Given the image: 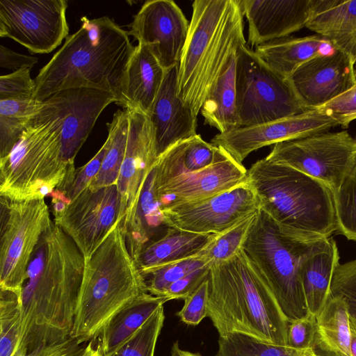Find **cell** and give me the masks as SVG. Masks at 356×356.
<instances>
[{"label":"cell","instance_id":"cell-1","mask_svg":"<svg viewBox=\"0 0 356 356\" xmlns=\"http://www.w3.org/2000/svg\"><path fill=\"white\" fill-rule=\"evenodd\" d=\"M84 266L76 245L53 221L34 250L22 290L21 353L70 337Z\"/></svg>","mask_w":356,"mask_h":356},{"label":"cell","instance_id":"cell-2","mask_svg":"<svg viewBox=\"0 0 356 356\" xmlns=\"http://www.w3.org/2000/svg\"><path fill=\"white\" fill-rule=\"evenodd\" d=\"M81 22L34 79V99L43 102L63 90L93 88L113 95L126 108V72L135 49L128 32L108 16H83Z\"/></svg>","mask_w":356,"mask_h":356},{"label":"cell","instance_id":"cell-3","mask_svg":"<svg viewBox=\"0 0 356 356\" xmlns=\"http://www.w3.org/2000/svg\"><path fill=\"white\" fill-rule=\"evenodd\" d=\"M208 315L219 336L239 332L287 346L289 322L268 284L241 249L209 275Z\"/></svg>","mask_w":356,"mask_h":356},{"label":"cell","instance_id":"cell-4","mask_svg":"<svg viewBox=\"0 0 356 356\" xmlns=\"http://www.w3.org/2000/svg\"><path fill=\"white\" fill-rule=\"evenodd\" d=\"M179 63L178 92L197 118L238 49L246 45L239 0H195Z\"/></svg>","mask_w":356,"mask_h":356},{"label":"cell","instance_id":"cell-5","mask_svg":"<svg viewBox=\"0 0 356 356\" xmlns=\"http://www.w3.org/2000/svg\"><path fill=\"white\" fill-rule=\"evenodd\" d=\"M145 293V279L128 250L122 220L85 261L70 337L80 343L95 340L118 312Z\"/></svg>","mask_w":356,"mask_h":356},{"label":"cell","instance_id":"cell-6","mask_svg":"<svg viewBox=\"0 0 356 356\" xmlns=\"http://www.w3.org/2000/svg\"><path fill=\"white\" fill-rule=\"evenodd\" d=\"M248 181L282 232L327 238L337 232L334 195L319 180L264 158L248 170Z\"/></svg>","mask_w":356,"mask_h":356},{"label":"cell","instance_id":"cell-7","mask_svg":"<svg viewBox=\"0 0 356 356\" xmlns=\"http://www.w3.org/2000/svg\"><path fill=\"white\" fill-rule=\"evenodd\" d=\"M10 153L0 159V196L13 201L44 199L75 170L62 152L63 118L51 98Z\"/></svg>","mask_w":356,"mask_h":356},{"label":"cell","instance_id":"cell-8","mask_svg":"<svg viewBox=\"0 0 356 356\" xmlns=\"http://www.w3.org/2000/svg\"><path fill=\"white\" fill-rule=\"evenodd\" d=\"M327 238L286 234L262 210L257 213L242 250L268 284L289 323L309 313L301 268L306 258Z\"/></svg>","mask_w":356,"mask_h":356},{"label":"cell","instance_id":"cell-9","mask_svg":"<svg viewBox=\"0 0 356 356\" xmlns=\"http://www.w3.org/2000/svg\"><path fill=\"white\" fill-rule=\"evenodd\" d=\"M236 90L240 126L261 124L307 109L290 80L271 69L247 44L236 53Z\"/></svg>","mask_w":356,"mask_h":356},{"label":"cell","instance_id":"cell-10","mask_svg":"<svg viewBox=\"0 0 356 356\" xmlns=\"http://www.w3.org/2000/svg\"><path fill=\"white\" fill-rule=\"evenodd\" d=\"M0 289L22 293L29 262L53 220L44 199L0 198Z\"/></svg>","mask_w":356,"mask_h":356},{"label":"cell","instance_id":"cell-11","mask_svg":"<svg viewBox=\"0 0 356 356\" xmlns=\"http://www.w3.org/2000/svg\"><path fill=\"white\" fill-rule=\"evenodd\" d=\"M266 159L325 184L333 195L356 165V140L346 130L276 143Z\"/></svg>","mask_w":356,"mask_h":356},{"label":"cell","instance_id":"cell-12","mask_svg":"<svg viewBox=\"0 0 356 356\" xmlns=\"http://www.w3.org/2000/svg\"><path fill=\"white\" fill-rule=\"evenodd\" d=\"M65 0H0V36L31 54H48L68 37Z\"/></svg>","mask_w":356,"mask_h":356},{"label":"cell","instance_id":"cell-13","mask_svg":"<svg viewBox=\"0 0 356 356\" xmlns=\"http://www.w3.org/2000/svg\"><path fill=\"white\" fill-rule=\"evenodd\" d=\"M125 212L117 184L95 191L88 187L53 221L72 239L86 261Z\"/></svg>","mask_w":356,"mask_h":356},{"label":"cell","instance_id":"cell-14","mask_svg":"<svg viewBox=\"0 0 356 356\" xmlns=\"http://www.w3.org/2000/svg\"><path fill=\"white\" fill-rule=\"evenodd\" d=\"M259 209V200L247 181L215 196L162 211L168 227L220 234Z\"/></svg>","mask_w":356,"mask_h":356},{"label":"cell","instance_id":"cell-15","mask_svg":"<svg viewBox=\"0 0 356 356\" xmlns=\"http://www.w3.org/2000/svg\"><path fill=\"white\" fill-rule=\"evenodd\" d=\"M336 120L318 108L277 120L216 134L211 143L240 163L252 152L276 143L327 132Z\"/></svg>","mask_w":356,"mask_h":356},{"label":"cell","instance_id":"cell-16","mask_svg":"<svg viewBox=\"0 0 356 356\" xmlns=\"http://www.w3.org/2000/svg\"><path fill=\"white\" fill-rule=\"evenodd\" d=\"M129 26L128 35L147 46L165 70L179 63L189 22L175 1H145Z\"/></svg>","mask_w":356,"mask_h":356},{"label":"cell","instance_id":"cell-17","mask_svg":"<svg viewBox=\"0 0 356 356\" xmlns=\"http://www.w3.org/2000/svg\"><path fill=\"white\" fill-rule=\"evenodd\" d=\"M248 181V170L225 150L210 166L173 177L155 185L162 209L202 200L229 191Z\"/></svg>","mask_w":356,"mask_h":356},{"label":"cell","instance_id":"cell-18","mask_svg":"<svg viewBox=\"0 0 356 356\" xmlns=\"http://www.w3.org/2000/svg\"><path fill=\"white\" fill-rule=\"evenodd\" d=\"M355 65L350 56L335 49L305 63L289 79L305 108L315 109L356 84Z\"/></svg>","mask_w":356,"mask_h":356},{"label":"cell","instance_id":"cell-19","mask_svg":"<svg viewBox=\"0 0 356 356\" xmlns=\"http://www.w3.org/2000/svg\"><path fill=\"white\" fill-rule=\"evenodd\" d=\"M63 114L62 152L64 159L74 165L75 157L89 136L97 118L115 96L93 88H71L49 97Z\"/></svg>","mask_w":356,"mask_h":356},{"label":"cell","instance_id":"cell-20","mask_svg":"<svg viewBox=\"0 0 356 356\" xmlns=\"http://www.w3.org/2000/svg\"><path fill=\"white\" fill-rule=\"evenodd\" d=\"M239 1L248 22V43L255 47L306 27L315 3V0Z\"/></svg>","mask_w":356,"mask_h":356},{"label":"cell","instance_id":"cell-21","mask_svg":"<svg viewBox=\"0 0 356 356\" xmlns=\"http://www.w3.org/2000/svg\"><path fill=\"white\" fill-rule=\"evenodd\" d=\"M129 131L117 186L125 213L134 205L143 184L157 160L154 131L148 116L127 108Z\"/></svg>","mask_w":356,"mask_h":356},{"label":"cell","instance_id":"cell-22","mask_svg":"<svg viewBox=\"0 0 356 356\" xmlns=\"http://www.w3.org/2000/svg\"><path fill=\"white\" fill-rule=\"evenodd\" d=\"M179 64L165 70L147 115L154 131L157 157L175 144L196 134L197 118L178 92Z\"/></svg>","mask_w":356,"mask_h":356},{"label":"cell","instance_id":"cell-23","mask_svg":"<svg viewBox=\"0 0 356 356\" xmlns=\"http://www.w3.org/2000/svg\"><path fill=\"white\" fill-rule=\"evenodd\" d=\"M154 166L132 208L122 219L128 250L136 261L143 248L168 229L161 205L155 193Z\"/></svg>","mask_w":356,"mask_h":356},{"label":"cell","instance_id":"cell-24","mask_svg":"<svg viewBox=\"0 0 356 356\" xmlns=\"http://www.w3.org/2000/svg\"><path fill=\"white\" fill-rule=\"evenodd\" d=\"M306 28L325 38L356 63V0H315Z\"/></svg>","mask_w":356,"mask_h":356},{"label":"cell","instance_id":"cell-25","mask_svg":"<svg viewBox=\"0 0 356 356\" xmlns=\"http://www.w3.org/2000/svg\"><path fill=\"white\" fill-rule=\"evenodd\" d=\"M217 235L168 227L162 236L143 248L135 261L145 275L166 264L194 257Z\"/></svg>","mask_w":356,"mask_h":356},{"label":"cell","instance_id":"cell-26","mask_svg":"<svg viewBox=\"0 0 356 356\" xmlns=\"http://www.w3.org/2000/svg\"><path fill=\"white\" fill-rule=\"evenodd\" d=\"M165 70L145 45L138 43L127 66V108L148 115L162 85Z\"/></svg>","mask_w":356,"mask_h":356},{"label":"cell","instance_id":"cell-27","mask_svg":"<svg viewBox=\"0 0 356 356\" xmlns=\"http://www.w3.org/2000/svg\"><path fill=\"white\" fill-rule=\"evenodd\" d=\"M334 49L329 40L316 34L302 38L289 35L273 40L257 46L254 51L271 69L289 78L305 63Z\"/></svg>","mask_w":356,"mask_h":356},{"label":"cell","instance_id":"cell-28","mask_svg":"<svg viewBox=\"0 0 356 356\" xmlns=\"http://www.w3.org/2000/svg\"><path fill=\"white\" fill-rule=\"evenodd\" d=\"M339 252L335 240L328 237L311 253L301 268V280L309 312L316 315L330 294L334 272L339 264Z\"/></svg>","mask_w":356,"mask_h":356},{"label":"cell","instance_id":"cell-29","mask_svg":"<svg viewBox=\"0 0 356 356\" xmlns=\"http://www.w3.org/2000/svg\"><path fill=\"white\" fill-rule=\"evenodd\" d=\"M220 152L221 147L205 141L199 134L178 142L156 161L155 184L203 170L215 162Z\"/></svg>","mask_w":356,"mask_h":356},{"label":"cell","instance_id":"cell-30","mask_svg":"<svg viewBox=\"0 0 356 356\" xmlns=\"http://www.w3.org/2000/svg\"><path fill=\"white\" fill-rule=\"evenodd\" d=\"M170 300L165 296L145 293L118 312L103 327L98 345L108 356L137 332L152 314Z\"/></svg>","mask_w":356,"mask_h":356},{"label":"cell","instance_id":"cell-31","mask_svg":"<svg viewBox=\"0 0 356 356\" xmlns=\"http://www.w3.org/2000/svg\"><path fill=\"white\" fill-rule=\"evenodd\" d=\"M316 348L324 356H351L348 309L340 297L330 294L316 315Z\"/></svg>","mask_w":356,"mask_h":356},{"label":"cell","instance_id":"cell-32","mask_svg":"<svg viewBox=\"0 0 356 356\" xmlns=\"http://www.w3.org/2000/svg\"><path fill=\"white\" fill-rule=\"evenodd\" d=\"M236 55L206 98L200 113L220 134L241 127L236 90Z\"/></svg>","mask_w":356,"mask_h":356},{"label":"cell","instance_id":"cell-33","mask_svg":"<svg viewBox=\"0 0 356 356\" xmlns=\"http://www.w3.org/2000/svg\"><path fill=\"white\" fill-rule=\"evenodd\" d=\"M44 104L35 99H0V159L10 153Z\"/></svg>","mask_w":356,"mask_h":356},{"label":"cell","instance_id":"cell-34","mask_svg":"<svg viewBox=\"0 0 356 356\" xmlns=\"http://www.w3.org/2000/svg\"><path fill=\"white\" fill-rule=\"evenodd\" d=\"M107 128L110 145L98 174L88 186L92 191L117 184L127 147L129 131L128 110H118L114 113L112 121L107 124Z\"/></svg>","mask_w":356,"mask_h":356},{"label":"cell","instance_id":"cell-35","mask_svg":"<svg viewBox=\"0 0 356 356\" xmlns=\"http://www.w3.org/2000/svg\"><path fill=\"white\" fill-rule=\"evenodd\" d=\"M21 319V293L1 289L0 356H26L19 352Z\"/></svg>","mask_w":356,"mask_h":356},{"label":"cell","instance_id":"cell-36","mask_svg":"<svg viewBox=\"0 0 356 356\" xmlns=\"http://www.w3.org/2000/svg\"><path fill=\"white\" fill-rule=\"evenodd\" d=\"M305 350L267 343L252 336L232 332L219 336L216 356H302Z\"/></svg>","mask_w":356,"mask_h":356},{"label":"cell","instance_id":"cell-37","mask_svg":"<svg viewBox=\"0 0 356 356\" xmlns=\"http://www.w3.org/2000/svg\"><path fill=\"white\" fill-rule=\"evenodd\" d=\"M257 213L218 234L196 255L204 259L210 266L230 260L242 249Z\"/></svg>","mask_w":356,"mask_h":356},{"label":"cell","instance_id":"cell-38","mask_svg":"<svg viewBox=\"0 0 356 356\" xmlns=\"http://www.w3.org/2000/svg\"><path fill=\"white\" fill-rule=\"evenodd\" d=\"M164 319L163 306H161L137 332L108 356H154Z\"/></svg>","mask_w":356,"mask_h":356},{"label":"cell","instance_id":"cell-39","mask_svg":"<svg viewBox=\"0 0 356 356\" xmlns=\"http://www.w3.org/2000/svg\"><path fill=\"white\" fill-rule=\"evenodd\" d=\"M337 232L356 241V165L334 194Z\"/></svg>","mask_w":356,"mask_h":356},{"label":"cell","instance_id":"cell-40","mask_svg":"<svg viewBox=\"0 0 356 356\" xmlns=\"http://www.w3.org/2000/svg\"><path fill=\"white\" fill-rule=\"evenodd\" d=\"M208 264L204 259L195 255L163 266L143 275L147 292L154 296H163L165 291L172 284Z\"/></svg>","mask_w":356,"mask_h":356},{"label":"cell","instance_id":"cell-41","mask_svg":"<svg viewBox=\"0 0 356 356\" xmlns=\"http://www.w3.org/2000/svg\"><path fill=\"white\" fill-rule=\"evenodd\" d=\"M109 145L110 140L107 137L104 145L92 159L84 165L70 172L60 186L56 188L70 202L88 188L98 174Z\"/></svg>","mask_w":356,"mask_h":356},{"label":"cell","instance_id":"cell-42","mask_svg":"<svg viewBox=\"0 0 356 356\" xmlns=\"http://www.w3.org/2000/svg\"><path fill=\"white\" fill-rule=\"evenodd\" d=\"M330 295L342 298L349 314L356 317V259L337 266L332 280Z\"/></svg>","mask_w":356,"mask_h":356},{"label":"cell","instance_id":"cell-43","mask_svg":"<svg viewBox=\"0 0 356 356\" xmlns=\"http://www.w3.org/2000/svg\"><path fill=\"white\" fill-rule=\"evenodd\" d=\"M35 81L31 69L24 68L0 76V99H34Z\"/></svg>","mask_w":356,"mask_h":356},{"label":"cell","instance_id":"cell-44","mask_svg":"<svg viewBox=\"0 0 356 356\" xmlns=\"http://www.w3.org/2000/svg\"><path fill=\"white\" fill-rule=\"evenodd\" d=\"M209 277L184 299V304L177 316L186 325H197L208 315Z\"/></svg>","mask_w":356,"mask_h":356},{"label":"cell","instance_id":"cell-45","mask_svg":"<svg viewBox=\"0 0 356 356\" xmlns=\"http://www.w3.org/2000/svg\"><path fill=\"white\" fill-rule=\"evenodd\" d=\"M319 108L336 120L339 125L347 128L356 120V84Z\"/></svg>","mask_w":356,"mask_h":356},{"label":"cell","instance_id":"cell-46","mask_svg":"<svg viewBox=\"0 0 356 356\" xmlns=\"http://www.w3.org/2000/svg\"><path fill=\"white\" fill-rule=\"evenodd\" d=\"M316 315L309 313L305 317L289 323L287 346L298 350L314 348Z\"/></svg>","mask_w":356,"mask_h":356},{"label":"cell","instance_id":"cell-47","mask_svg":"<svg viewBox=\"0 0 356 356\" xmlns=\"http://www.w3.org/2000/svg\"><path fill=\"white\" fill-rule=\"evenodd\" d=\"M210 266L206 265L181 277L172 284L165 291L163 296L170 300L185 299L209 277Z\"/></svg>","mask_w":356,"mask_h":356},{"label":"cell","instance_id":"cell-48","mask_svg":"<svg viewBox=\"0 0 356 356\" xmlns=\"http://www.w3.org/2000/svg\"><path fill=\"white\" fill-rule=\"evenodd\" d=\"M86 346L70 337L58 343L39 347L26 356H83Z\"/></svg>","mask_w":356,"mask_h":356},{"label":"cell","instance_id":"cell-49","mask_svg":"<svg viewBox=\"0 0 356 356\" xmlns=\"http://www.w3.org/2000/svg\"><path fill=\"white\" fill-rule=\"evenodd\" d=\"M34 56L23 55L0 45V67L17 71L24 68H31L38 63Z\"/></svg>","mask_w":356,"mask_h":356},{"label":"cell","instance_id":"cell-50","mask_svg":"<svg viewBox=\"0 0 356 356\" xmlns=\"http://www.w3.org/2000/svg\"><path fill=\"white\" fill-rule=\"evenodd\" d=\"M350 353L356 356V317L349 314Z\"/></svg>","mask_w":356,"mask_h":356},{"label":"cell","instance_id":"cell-51","mask_svg":"<svg viewBox=\"0 0 356 356\" xmlns=\"http://www.w3.org/2000/svg\"><path fill=\"white\" fill-rule=\"evenodd\" d=\"M171 356H202L199 353H191L180 348L178 341L173 343L171 348Z\"/></svg>","mask_w":356,"mask_h":356},{"label":"cell","instance_id":"cell-52","mask_svg":"<svg viewBox=\"0 0 356 356\" xmlns=\"http://www.w3.org/2000/svg\"><path fill=\"white\" fill-rule=\"evenodd\" d=\"M83 356H104L99 345L95 346L94 340L90 341Z\"/></svg>","mask_w":356,"mask_h":356},{"label":"cell","instance_id":"cell-53","mask_svg":"<svg viewBox=\"0 0 356 356\" xmlns=\"http://www.w3.org/2000/svg\"><path fill=\"white\" fill-rule=\"evenodd\" d=\"M302 356H320L318 355L314 348H308L306 349L302 355Z\"/></svg>","mask_w":356,"mask_h":356},{"label":"cell","instance_id":"cell-54","mask_svg":"<svg viewBox=\"0 0 356 356\" xmlns=\"http://www.w3.org/2000/svg\"><path fill=\"white\" fill-rule=\"evenodd\" d=\"M355 73H356V63H355Z\"/></svg>","mask_w":356,"mask_h":356}]
</instances>
